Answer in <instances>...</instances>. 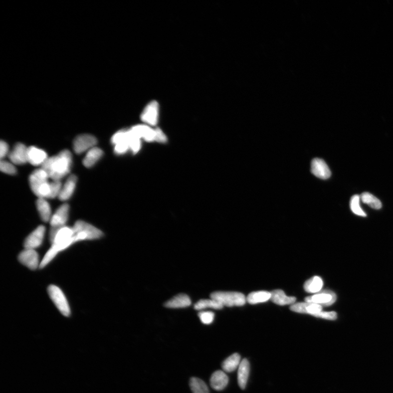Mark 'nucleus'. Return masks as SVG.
<instances>
[{
    "label": "nucleus",
    "mask_w": 393,
    "mask_h": 393,
    "mask_svg": "<svg viewBox=\"0 0 393 393\" xmlns=\"http://www.w3.org/2000/svg\"><path fill=\"white\" fill-rule=\"evenodd\" d=\"M72 157L70 152L63 150L59 154L48 158L42 166L49 178L53 181H60L70 172Z\"/></svg>",
    "instance_id": "obj_1"
},
{
    "label": "nucleus",
    "mask_w": 393,
    "mask_h": 393,
    "mask_svg": "<svg viewBox=\"0 0 393 393\" xmlns=\"http://www.w3.org/2000/svg\"><path fill=\"white\" fill-rule=\"evenodd\" d=\"M210 297L228 307L242 306L246 302L244 295L240 292L218 291L212 293Z\"/></svg>",
    "instance_id": "obj_2"
},
{
    "label": "nucleus",
    "mask_w": 393,
    "mask_h": 393,
    "mask_svg": "<svg viewBox=\"0 0 393 393\" xmlns=\"http://www.w3.org/2000/svg\"><path fill=\"white\" fill-rule=\"evenodd\" d=\"M49 296L60 313L66 317L71 315V310L67 300L58 287L50 285L48 288Z\"/></svg>",
    "instance_id": "obj_3"
},
{
    "label": "nucleus",
    "mask_w": 393,
    "mask_h": 393,
    "mask_svg": "<svg viewBox=\"0 0 393 393\" xmlns=\"http://www.w3.org/2000/svg\"><path fill=\"white\" fill-rule=\"evenodd\" d=\"M73 236V228L63 227L57 233L52 245L56 247L59 252L64 250L75 243Z\"/></svg>",
    "instance_id": "obj_4"
},
{
    "label": "nucleus",
    "mask_w": 393,
    "mask_h": 393,
    "mask_svg": "<svg viewBox=\"0 0 393 393\" xmlns=\"http://www.w3.org/2000/svg\"><path fill=\"white\" fill-rule=\"evenodd\" d=\"M160 107L157 101L149 102L141 115L143 122L148 126L153 127L157 125L159 118Z\"/></svg>",
    "instance_id": "obj_5"
},
{
    "label": "nucleus",
    "mask_w": 393,
    "mask_h": 393,
    "mask_svg": "<svg viewBox=\"0 0 393 393\" xmlns=\"http://www.w3.org/2000/svg\"><path fill=\"white\" fill-rule=\"evenodd\" d=\"M337 300V295L329 290L321 291L314 296L305 298L306 302L329 306L333 305Z\"/></svg>",
    "instance_id": "obj_6"
},
{
    "label": "nucleus",
    "mask_w": 393,
    "mask_h": 393,
    "mask_svg": "<svg viewBox=\"0 0 393 393\" xmlns=\"http://www.w3.org/2000/svg\"><path fill=\"white\" fill-rule=\"evenodd\" d=\"M73 229L74 234L79 232L84 233L87 236V240L100 239L103 235L101 230L83 221H77L74 224Z\"/></svg>",
    "instance_id": "obj_7"
},
{
    "label": "nucleus",
    "mask_w": 393,
    "mask_h": 393,
    "mask_svg": "<svg viewBox=\"0 0 393 393\" xmlns=\"http://www.w3.org/2000/svg\"><path fill=\"white\" fill-rule=\"evenodd\" d=\"M97 143V139L90 135L78 136L75 139L73 143L74 152L77 154H82L95 147Z\"/></svg>",
    "instance_id": "obj_8"
},
{
    "label": "nucleus",
    "mask_w": 393,
    "mask_h": 393,
    "mask_svg": "<svg viewBox=\"0 0 393 393\" xmlns=\"http://www.w3.org/2000/svg\"><path fill=\"white\" fill-rule=\"evenodd\" d=\"M45 232V228L39 226L28 235L25 239L24 246L25 249L34 250L42 245Z\"/></svg>",
    "instance_id": "obj_9"
},
{
    "label": "nucleus",
    "mask_w": 393,
    "mask_h": 393,
    "mask_svg": "<svg viewBox=\"0 0 393 393\" xmlns=\"http://www.w3.org/2000/svg\"><path fill=\"white\" fill-rule=\"evenodd\" d=\"M133 135L139 139H144L147 142L156 141L157 132L151 126L147 125H138L132 127L130 130Z\"/></svg>",
    "instance_id": "obj_10"
},
{
    "label": "nucleus",
    "mask_w": 393,
    "mask_h": 393,
    "mask_svg": "<svg viewBox=\"0 0 393 393\" xmlns=\"http://www.w3.org/2000/svg\"><path fill=\"white\" fill-rule=\"evenodd\" d=\"M49 178L47 172L42 169L33 171L29 178L30 187L32 192L36 195L39 189L44 184L49 182Z\"/></svg>",
    "instance_id": "obj_11"
},
{
    "label": "nucleus",
    "mask_w": 393,
    "mask_h": 393,
    "mask_svg": "<svg viewBox=\"0 0 393 393\" xmlns=\"http://www.w3.org/2000/svg\"><path fill=\"white\" fill-rule=\"evenodd\" d=\"M18 259L21 264L31 270L36 269L39 266V256L34 250L25 249L22 251Z\"/></svg>",
    "instance_id": "obj_12"
},
{
    "label": "nucleus",
    "mask_w": 393,
    "mask_h": 393,
    "mask_svg": "<svg viewBox=\"0 0 393 393\" xmlns=\"http://www.w3.org/2000/svg\"><path fill=\"white\" fill-rule=\"evenodd\" d=\"M311 171L313 174L321 179H328L332 175L331 171L324 160L314 159L312 161Z\"/></svg>",
    "instance_id": "obj_13"
},
{
    "label": "nucleus",
    "mask_w": 393,
    "mask_h": 393,
    "mask_svg": "<svg viewBox=\"0 0 393 393\" xmlns=\"http://www.w3.org/2000/svg\"><path fill=\"white\" fill-rule=\"evenodd\" d=\"M28 148L22 143L16 144L9 155L11 163L15 165H23L28 163Z\"/></svg>",
    "instance_id": "obj_14"
},
{
    "label": "nucleus",
    "mask_w": 393,
    "mask_h": 393,
    "mask_svg": "<svg viewBox=\"0 0 393 393\" xmlns=\"http://www.w3.org/2000/svg\"><path fill=\"white\" fill-rule=\"evenodd\" d=\"M290 309L295 313L307 314L314 316L322 311V306L319 304L307 302L297 303L292 304Z\"/></svg>",
    "instance_id": "obj_15"
},
{
    "label": "nucleus",
    "mask_w": 393,
    "mask_h": 393,
    "mask_svg": "<svg viewBox=\"0 0 393 393\" xmlns=\"http://www.w3.org/2000/svg\"><path fill=\"white\" fill-rule=\"evenodd\" d=\"M69 209L68 204H64L57 209L50 220L51 227L65 226L68 217Z\"/></svg>",
    "instance_id": "obj_16"
},
{
    "label": "nucleus",
    "mask_w": 393,
    "mask_h": 393,
    "mask_svg": "<svg viewBox=\"0 0 393 393\" xmlns=\"http://www.w3.org/2000/svg\"><path fill=\"white\" fill-rule=\"evenodd\" d=\"M48 159L47 154L44 150L35 147L28 148L27 160L31 165L34 166H42Z\"/></svg>",
    "instance_id": "obj_17"
},
{
    "label": "nucleus",
    "mask_w": 393,
    "mask_h": 393,
    "mask_svg": "<svg viewBox=\"0 0 393 393\" xmlns=\"http://www.w3.org/2000/svg\"><path fill=\"white\" fill-rule=\"evenodd\" d=\"M192 304V300L186 294L181 293L165 304V307L171 309L187 308Z\"/></svg>",
    "instance_id": "obj_18"
},
{
    "label": "nucleus",
    "mask_w": 393,
    "mask_h": 393,
    "mask_svg": "<svg viewBox=\"0 0 393 393\" xmlns=\"http://www.w3.org/2000/svg\"><path fill=\"white\" fill-rule=\"evenodd\" d=\"M210 381L213 390L222 391L227 387L229 379L224 372L217 371L212 374Z\"/></svg>",
    "instance_id": "obj_19"
},
{
    "label": "nucleus",
    "mask_w": 393,
    "mask_h": 393,
    "mask_svg": "<svg viewBox=\"0 0 393 393\" xmlns=\"http://www.w3.org/2000/svg\"><path fill=\"white\" fill-rule=\"evenodd\" d=\"M77 178L76 176H69L64 186L62 187L58 196L60 200L65 201L71 198L76 187Z\"/></svg>",
    "instance_id": "obj_20"
},
{
    "label": "nucleus",
    "mask_w": 393,
    "mask_h": 393,
    "mask_svg": "<svg viewBox=\"0 0 393 393\" xmlns=\"http://www.w3.org/2000/svg\"><path fill=\"white\" fill-rule=\"evenodd\" d=\"M250 363L246 359H244L241 362L238 368V382L240 388L244 390L247 385L248 377L250 374Z\"/></svg>",
    "instance_id": "obj_21"
},
{
    "label": "nucleus",
    "mask_w": 393,
    "mask_h": 393,
    "mask_svg": "<svg viewBox=\"0 0 393 393\" xmlns=\"http://www.w3.org/2000/svg\"><path fill=\"white\" fill-rule=\"evenodd\" d=\"M271 300L275 304L284 306L293 304L296 301V298L287 296L285 293L281 290H276L271 292Z\"/></svg>",
    "instance_id": "obj_22"
},
{
    "label": "nucleus",
    "mask_w": 393,
    "mask_h": 393,
    "mask_svg": "<svg viewBox=\"0 0 393 393\" xmlns=\"http://www.w3.org/2000/svg\"><path fill=\"white\" fill-rule=\"evenodd\" d=\"M103 155L102 150L98 148L94 147L89 150L83 160V165L85 167L90 168L94 166L97 162L99 160Z\"/></svg>",
    "instance_id": "obj_23"
},
{
    "label": "nucleus",
    "mask_w": 393,
    "mask_h": 393,
    "mask_svg": "<svg viewBox=\"0 0 393 393\" xmlns=\"http://www.w3.org/2000/svg\"><path fill=\"white\" fill-rule=\"evenodd\" d=\"M241 357L238 354H234L225 360L222 364L223 372H233L239 368L241 363Z\"/></svg>",
    "instance_id": "obj_24"
},
{
    "label": "nucleus",
    "mask_w": 393,
    "mask_h": 393,
    "mask_svg": "<svg viewBox=\"0 0 393 393\" xmlns=\"http://www.w3.org/2000/svg\"><path fill=\"white\" fill-rule=\"evenodd\" d=\"M271 297V293L267 291L253 292L248 295L246 301L250 304H257L268 301Z\"/></svg>",
    "instance_id": "obj_25"
},
{
    "label": "nucleus",
    "mask_w": 393,
    "mask_h": 393,
    "mask_svg": "<svg viewBox=\"0 0 393 393\" xmlns=\"http://www.w3.org/2000/svg\"><path fill=\"white\" fill-rule=\"evenodd\" d=\"M323 286L322 279L320 277L316 276L305 282L304 288L308 293H317L321 291Z\"/></svg>",
    "instance_id": "obj_26"
},
{
    "label": "nucleus",
    "mask_w": 393,
    "mask_h": 393,
    "mask_svg": "<svg viewBox=\"0 0 393 393\" xmlns=\"http://www.w3.org/2000/svg\"><path fill=\"white\" fill-rule=\"evenodd\" d=\"M37 210L42 220L48 222L51 219V208L49 204L44 198H38L36 202Z\"/></svg>",
    "instance_id": "obj_27"
},
{
    "label": "nucleus",
    "mask_w": 393,
    "mask_h": 393,
    "mask_svg": "<svg viewBox=\"0 0 393 393\" xmlns=\"http://www.w3.org/2000/svg\"><path fill=\"white\" fill-rule=\"evenodd\" d=\"M223 306L217 300L212 298L210 299H201L196 303L194 308L196 310H203L205 309H222Z\"/></svg>",
    "instance_id": "obj_28"
},
{
    "label": "nucleus",
    "mask_w": 393,
    "mask_h": 393,
    "mask_svg": "<svg viewBox=\"0 0 393 393\" xmlns=\"http://www.w3.org/2000/svg\"><path fill=\"white\" fill-rule=\"evenodd\" d=\"M190 386L193 393H209V389L203 380L193 378L190 381Z\"/></svg>",
    "instance_id": "obj_29"
},
{
    "label": "nucleus",
    "mask_w": 393,
    "mask_h": 393,
    "mask_svg": "<svg viewBox=\"0 0 393 393\" xmlns=\"http://www.w3.org/2000/svg\"><path fill=\"white\" fill-rule=\"evenodd\" d=\"M361 199L364 203L368 204L374 209H380L382 207V203L376 196L369 193H364L361 196Z\"/></svg>",
    "instance_id": "obj_30"
},
{
    "label": "nucleus",
    "mask_w": 393,
    "mask_h": 393,
    "mask_svg": "<svg viewBox=\"0 0 393 393\" xmlns=\"http://www.w3.org/2000/svg\"><path fill=\"white\" fill-rule=\"evenodd\" d=\"M111 142L114 146L122 143H128L130 144L129 130H123L115 133L111 139Z\"/></svg>",
    "instance_id": "obj_31"
},
{
    "label": "nucleus",
    "mask_w": 393,
    "mask_h": 393,
    "mask_svg": "<svg viewBox=\"0 0 393 393\" xmlns=\"http://www.w3.org/2000/svg\"><path fill=\"white\" fill-rule=\"evenodd\" d=\"M361 196L355 195L351 199L350 207L351 210L355 214L362 217L367 216V214L360 206Z\"/></svg>",
    "instance_id": "obj_32"
},
{
    "label": "nucleus",
    "mask_w": 393,
    "mask_h": 393,
    "mask_svg": "<svg viewBox=\"0 0 393 393\" xmlns=\"http://www.w3.org/2000/svg\"><path fill=\"white\" fill-rule=\"evenodd\" d=\"M59 252V251L58 250H57L56 247L54 245H52L47 253L45 254L41 262H40L39 264V268H44L46 265L48 264L52 261V260L55 258V257L57 255V254Z\"/></svg>",
    "instance_id": "obj_33"
},
{
    "label": "nucleus",
    "mask_w": 393,
    "mask_h": 393,
    "mask_svg": "<svg viewBox=\"0 0 393 393\" xmlns=\"http://www.w3.org/2000/svg\"><path fill=\"white\" fill-rule=\"evenodd\" d=\"M198 316L202 323L209 325L214 320L215 314L211 311H201L198 314Z\"/></svg>",
    "instance_id": "obj_34"
},
{
    "label": "nucleus",
    "mask_w": 393,
    "mask_h": 393,
    "mask_svg": "<svg viewBox=\"0 0 393 393\" xmlns=\"http://www.w3.org/2000/svg\"><path fill=\"white\" fill-rule=\"evenodd\" d=\"M0 170L5 174L10 175H14L16 173V170L12 164L2 160L0 164Z\"/></svg>",
    "instance_id": "obj_35"
},
{
    "label": "nucleus",
    "mask_w": 393,
    "mask_h": 393,
    "mask_svg": "<svg viewBox=\"0 0 393 393\" xmlns=\"http://www.w3.org/2000/svg\"><path fill=\"white\" fill-rule=\"evenodd\" d=\"M62 184L60 181H53L50 183L51 192L49 198H54L59 196L62 189Z\"/></svg>",
    "instance_id": "obj_36"
},
{
    "label": "nucleus",
    "mask_w": 393,
    "mask_h": 393,
    "mask_svg": "<svg viewBox=\"0 0 393 393\" xmlns=\"http://www.w3.org/2000/svg\"><path fill=\"white\" fill-rule=\"evenodd\" d=\"M316 317L322 318V319L328 320H335L337 319V314L334 311L323 312L318 313L314 316Z\"/></svg>",
    "instance_id": "obj_37"
},
{
    "label": "nucleus",
    "mask_w": 393,
    "mask_h": 393,
    "mask_svg": "<svg viewBox=\"0 0 393 393\" xmlns=\"http://www.w3.org/2000/svg\"><path fill=\"white\" fill-rule=\"evenodd\" d=\"M129 149H130L129 143H122L115 146L114 152L118 155H121L126 153Z\"/></svg>",
    "instance_id": "obj_38"
},
{
    "label": "nucleus",
    "mask_w": 393,
    "mask_h": 393,
    "mask_svg": "<svg viewBox=\"0 0 393 393\" xmlns=\"http://www.w3.org/2000/svg\"><path fill=\"white\" fill-rule=\"evenodd\" d=\"M156 132H157L156 141L161 143H165L167 141V137L163 131H162L160 128L156 129Z\"/></svg>",
    "instance_id": "obj_39"
},
{
    "label": "nucleus",
    "mask_w": 393,
    "mask_h": 393,
    "mask_svg": "<svg viewBox=\"0 0 393 393\" xmlns=\"http://www.w3.org/2000/svg\"><path fill=\"white\" fill-rule=\"evenodd\" d=\"M8 146L7 144L2 141L0 143V157L2 159L8 153Z\"/></svg>",
    "instance_id": "obj_40"
}]
</instances>
